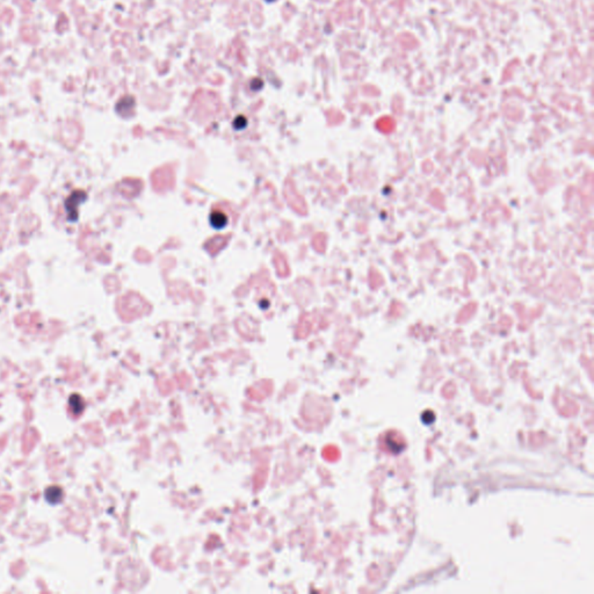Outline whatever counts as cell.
Instances as JSON below:
<instances>
[{"label":"cell","mask_w":594,"mask_h":594,"mask_svg":"<svg viewBox=\"0 0 594 594\" xmlns=\"http://www.w3.org/2000/svg\"><path fill=\"white\" fill-rule=\"evenodd\" d=\"M86 194L82 191L73 192L65 201V211H67L68 220L70 222H76L78 220V208L79 205L85 201Z\"/></svg>","instance_id":"cell-1"},{"label":"cell","mask_w":594,"mask_h":594,"mask_svg":"<svg viewBox=\"0 0 594 594\" xmlns=\"http://www.w3.org/2000/svg\"><path fill=\"white\" fill-rule=\"evenodd\" d=\"M44 498H46V500L49 504H52V505H56V504H59L63 500V498H64V492H63L62 488L57 487V485H52V487H49L46 490Z\"/></svg>","instance_id":"cell-2"},{"label":"cell","mask_w":594,"mask_h":594,"mask_svg":"<svg viewBox=\"0 0 594 594\" xmlns=\"http://www.w3.org/2000/svg\"><path fill=\"white\" fill-rule=\"evenodd\" d=\"M69 405H70V409L74 416L82 415L84 409H85V402H84L82 396L78 394H73L70 396Z\"/></svg>","instance_id":"cell-3"},{"label":"cell","mask_w":594,"mask_h":594,"mask_svg":"<svg viewBox=\"0 0 594 594\" xmlns=\"http://www.w3.org/2000/svg\"><path fill=\"white\" fill-rule=\"evenodd\" d=\"M210 224L214 229H223L227 224V217L222 211H212L210 215Z\"/></svg>","instance_id":"cell-4"},{"label":"cell","mask_w":594,"mask_h":594,"mask_svg":"<svg viewBox=\"0 0 594 594\" xmlns=\"http://www.w3.org/2000/svg\"><path fill=\"white\" fill-rule=\"evenodd\" d=\"M246 125H247V120H246L243 115H239L238 118L235 120V122H233V127L237 130H242V129H244Z\"/></svg>","instance_id":"cell-5"},{"label":"cell","mask_w":594,"mask_h":594,"mask_svg":"<svg viewBox=\"0 0 594 594\" xmlns=\"http://www.w3.org/2000/svg\"><path fill=\"white\" fill-rule=\"evenodd\" d=\"M421 419H422V421H424V424L431 425L432 422H433L434 420H436V416H434V413L432 412V411L427 410V411H425L424 413H422Z\"/></svg>","instance_id":"cell-6"}]
</instances>
